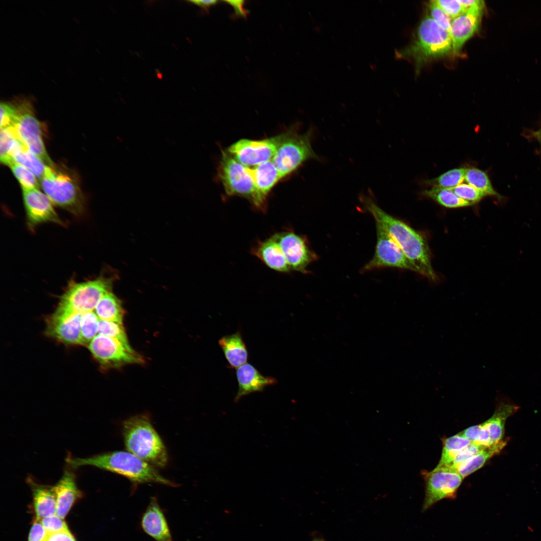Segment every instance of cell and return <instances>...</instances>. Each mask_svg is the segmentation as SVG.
Here are the masks:
<instances>
[{"label":"cell","mask_w":541,"mask_h":541,"mask_svg":"<svg viewBox=\"0 0 541 541\" xmlns=\"http://www.w3.org/2000/svg\"><path fill=\"white\" fill-rule=\"evenodd\" d=\"M363 200L365 209L394 239L418 273L435 280L437 276L424 236L404 221L386 212L369 198H364Z\"/></svg>","instance_id":"6da1fadb"},{"label":"cell","mask_w":541,"mask_h":541,"mask_svg":"<svg viewBox=\"0 0 541 541\" xmlns=\"http://www.w3.org/2000/svg\"><path fill=\"white\" fill-rule=\"evenodd\" d=\"M68 467L92 466L121 475L132 483H157L172 487L177 484L162 476L156 467L128 451H114L86 458L67 457Z\"/></svg>","instance_id":"7a4b0ae2"},{"label":"cell","mask_w":541,"mask_h":541,"mask_svg":"<svg viewBox=\"0 0 541 541\" xmlns=\"http://www.w3.org/2000/svg\"><path fill=\"white\" fill-rule=\"evenodd\" d=\"M122 434L127 451L155 467L167 465L166 447L148 414H138L125 420Z\"/></svg>","instance_id":"3957f363"},{"label":"cell","mask_w":541,"mask_h":541,"mask_svg":"<svg viewBox=\"0 0 541 541\" xmlns=\"http://www.w3.org/2000/svg\"><path fill=\"white\" fill-rule=\"evenodd\" d=\"M453 52L450 34L441 28L430 16L419 24L416 37L408 47L397 51L399 59L412 60L419 69L423 64Z\"/></svg>","instance_id":"277c9868"},{"label":"cell","mask_w":541,"mask_h":541,"mask_svg":"<svg viewBox=\"0 0 541 541\" xmlns=\"http://www.w3.org/2000/svg\"><path fill=\"white\" fill-rule=\"evenodd\" d=\"M40 186L53 204L79 216L85 210V200L76 177L64 169L47 166Z\"/></svg>","instance_id":"5b68a950"},{"label":"cell","mask_w":541,"mask_h":541,"mask_svg":"<svg viewBox=\"0 0 541 541\" xmlns=\"http://www.w3.org/2000/svg\"><path fill=\"white\" fill-rule=\"evenodd\" d=\"M114 280L100 277L92 281L72 283L60 297L54 312L69 315L94 311L100 299L112 292Z\"/></svg>","instance_id":"8992f818"},{"label":"cell","mask_w":541,"mask_h":541,"mask_svg":"<svg viewBox=\"0 0 541 541\" xmlns=\"http://www.w3.org/2000/svg\"><path fill=\"white\" fill-rule=\"evenodd\" d=\"M218 174L228 195L242 196L257 209H265L266 197L257 188L248 167L224 152L222 154Z\"/></svg>","instance_id":"52a82bcc"},{"label":"cell","mask_w":541,"mask_h":541,"mask_svg":"<svg viewBox=\"0 0 541 541\" xmlns=\"http://www.w3.org/2000/svg\"><path fill=\"white\" fill-rule=\"evenodd\" d=\"M14 103L16 114L13 127L18 138L46 165L54 166L45 148L41 124L35 116L32 104L27 100H19Z\"/></svg>","instance_id":"ba28073f"},{"label":"cell","mask_w":541,"mask_h":541,"mask_svg":"<svg viewBox=\"0 0 541 541\" xmlns=\"http://www.w3.org/2000/svg\"><path fill=\"white\" fill-rule=\"evenodd\" d=\"M312 132L300 134L294 129L279 147L272 161L282 178L310 159H318L311 144Z\"/></svg>","instance_id":"9c48e42d"},{"label":"cell","mask_w":541,"mask_h":541,"mask_svg":"<svg viewBox=\"0 0 541 541\" xmlns=\"http://www.w3.org/2000/svg\"><path fill=\"white\" fill-rule=\"evenodd\" d=\"M87 347L93 358L104 369L144 362L143 358L129 345L101 334H98Z\"/></svg>","instance_id":"30bf717a"},{"label":"cell","mask_w":541,"mask_h":541,"mask_svg":"<svg viewBox=\"0 0 541 541\" xmlns=\"http://www.w3.org/2000/svg\"><path fill=\"white\" fill-rule=\"evenodd\" d=\"M290 132L261 140L242 139L230 145L227 152L242 165L253 167L272 160Z\"/></svg>","instance_id":"8fae6325"},{"label":"cell","mask_w":541,"mask_h":541,"mask_svg":"<svg viewBox=\"0 0 541 541\" xmlns=\"http://www.w3.org/2000/svg\"><path fill=\"white\" fill-rule=\"evenodd\" d=\"M425 497L422 511H425L443 499H454L463 478L454 469L436 466L424 473Z\"/></svg>","instance_id":"7c38bea8"},{"label":"cell","mask_w":541,"mask_h":541,"mask_svg":"<svg viewBox=\"0 0 541 541\" xmlns=\"http://www.w3.org/2000/svg\"><path fill=\"white\" fill-rule=\"evenodd\" d=\"M377 243L373 258L363 267L368 271L383 267H393L418 273L391 235L376 223Z\"/></svg>","instance_id":"4fadbf2b"},{"label":"cell","mask_w":541,"mask_h":541,"mask_svg":"<svg viewBox=\"0 0 541 541\" xmlns=\"http://www.w3.org/2000/svg\"><path fill=\"white\" fill-rule=\"evenodd\" d=\"M279 244L291 270L303 273L316 260L317 255L310 248L306 237L291 230H286L272 235Z\"/></svg>","instance_id":"5bb4252c"},{"label":"cell","mask_w":541,"mask_h":541,"mask_svg":"<svg viewBox=\"0 0 541 541\" xmlns=\"http://www.w3.org/2000/svg\"><path fill=\"white\" fill-rule=\"evenodd\" d=\"M22 190L27 223L30 228H33L45 222L64 225L55 210L53 203L45 193L37 188Z\"/></svg>","instance_id":"9a60e30c"},{"label":"cell","mask_w":541,"mask_h":541,"mask_svg":"<svg viewBox=\"0 0 541 541\" xmlns=\"http://www.w3.org/2000/svg\"><path fill=\"white\" fill-rule=\"evenodd\" d=\"M81 315L77 313L65 316L53 313L46 320L45 335L64 345H81Z\"/></svg>","instance_id":"2e32d148"},{"label":"cell","mask_w":541,"mask_h":541,"mask_svg":"<svg viewBox=\"0 0 541 541\" xmlns=\"http://www.w3.org/2000/svg\"><path fill=\"white\" fill-rule=\"evenodd\" d=\"M484 6V1L479 0L465 13L452 21L450 35L454 54L459 53L464 43L478 30Z\"/></svg>","instance_id":"e0dca14e"},{"label":"cell","mask_w":541,"mask_h":541,"mask_svg":"<svg viewBox=\"0 0 541 541\" xmlns=\"http://www.w3.org/2000/svg\"><path fill=\"white\" fill-rule=\"evenodd\" d=\"M53 488L56 497V514L64 519L74 502L82 495L77 485L76 474L70 468L66 469Z\"/></svg>","instance_id":"ac0fdd59"},{"label":"cell","mask_w":541,"mask_h":541,"mask_svg":"<svg viewBox=\"0 0 541 541\" xmlns=\"http://www.w3.org/2000/svg\"><path fill=\"white\" fill-rule=\"evenodd\" d=\"M236 375L238 386L234 399L236 402L244 396L262 391L266 387L277 382L276 378L262 375L253 365L247 363L237 368Z\"/></svg>","instance_id":"d6986e66"},{"label":"cell","mask_w":541,"mask_h":541,"mask_svg":"<svg viewBox=\"0 0 541 541\" xmlns=\"http://www.w3.org/2000/svg\"><path fill=\"white\" fill-rule=\"evenodd\" d=\"M141 524L144 531L156 541H173L165 515L155 497L151 498Z\"/></svg>","instance_id":"ffe728a7"},{"label":"cell","mask_w":541,"mask_h":541,"mask_svg":"<svg viewBox=\"0 0 541 541\" xmlns=\"http://www.w3.org/2000/svg\"><path fill=\"white\" fill-rule=\"evenodd\" d=\"M251 252L273 270L280 273L291 270L279 244L273 236L259 241L252 247Z\"/></svg>","instance_id":"44dd1931"},{"label":"cell","mask_w":541,"mask_h":541,"mask_svg":"<svg viewBox=\"0 0 541 541\" xmlns=\"http://www.w3.org/2000/svg\"><path fill=\"white\" fill-rule=\"evenodd\" d=\"M519 407L506 398L501 399L493 415L481 423L489 433L492 444L503 440L507 419L517 412Z\"/></svg>","instance_id":"7402d4cb"},{"label":"cell","mask_w":541,"mask_h":541,"mask_svg":"<svg viewBox=\"0 0 541 541\" xmlns=\"http://www.w3.org/2000/svg\"><path fill=\"white\" fill-rule=\"evenodd\" d=\"M27 482L33 492L36 519L39 520L55 515L57 501L53 486L39 484L31 477H28Z\"/></svg>","instance_id":"603a6c76"},{"label":"cell","mask_w":541,"mask_h":541,"mask_svg":"<svg viewBox=\"0 0 541 541\" xmlns=\"http://www.w3.org/2000/svg\"><path fill=\"white\" fill-rule=\"evenodd\" d=\"M218 343L229 368L236 369L247 363L248 351L239 332L222 337Z\"/></svg>","instance_id":"cb8c5ba5"},{"label":"cell","mask_w":541,"mask_h":541,"mask_svg":"<svg viewBox=\"0 0 541 541\" xmlns=\"http://www.w3.org/2000/svg\"><path fill=\"white\" fill-rule=\"evenodd\" d=\"M249 172L259 191L265 197L273 187L282 179L272 160L252 168Z\"/></svg>","instance_id":"d4e9b609"},{"label":"cell","mask_w":541,"mask_h":541,"mask_svg":"<svg viewBox=\"0 0 541 541\" xmlns=\"http://www.w3.org/2000/svg\"><path fill=\"white\" fill-rule=\"evenodd\" d=\"M507 444V440L501 441L485 447L476 454L461 463L456 468V471L464 478L482 467L492 457L499 453Z\"/></svg>","instance_id":"484cf974"},{"label":"cell","mask_w":541,"mask_h":541,"mask_svg":"<svg viewBox=\"0 0 541 541\" xmlns=\"http://www.w3.org/2000/svg\"><path fill=\"white\" fill-rule=\"evenodd\" d=\"M94 312L100 320L122 324L124 310L120 300L112 292L100 299Z\"/></svg>","instance_id":"4316f807"},{"label":"cell","mask_w":541,"mask_h":541,"mask_svg":"<svg viewBox=\"0 0 541 541\" xmlns=\"http://www.w3.org/2000/svg\"><path fill=\"white\" fill-rule=\"evenodd\" d=\"M14 162L20 164L32 172L40 180L43 176L47 165L36 155L21 144L12 154Z\"/></svg>","instance_id":"83f0119b"},{"label":"cell","mask_w":541,"mask_h":541,"mask_svg":"<svg viewBox=\"0 0 541 541\" xmlns=\"http://www.w3.org/2000/svg\"><path fill=\"white\" fill-rule=\"evenodd\" d=\"M422 194L448 208H457L473 205L458 197L451 189L431 188L423 191Z\"/></svg>","instance_id":"f1b7e54d"},{"label":"cell","mask_w":541,"mask_h":541,"mask_svg":"<svg viewBox=\"0 0 541 541\" xmlns=\"http://www.w3.org/2000/svg\"><path fill=\"white\" fill-rule=\"evenodd\" d=\"M440 459L436 466L451 464L456 455L472 442L459 433L452 436L444 438Z\"/></svg>","instance_id":"f546056e"},{"label":"cell","mask_w":541,"mask_h":541,"mask_svg":"<svg viewBox=\"0 0 541 541\" xmlns=\"http://www.w3.org/2000/svg\"><path fill=\"white\" fill-rule=\"evenodd\" d=\"M465 179L486 196H492L498 199L502 197L493 188L487 173L479 168L472 167L467 169Z\"/></svg>","instance_id":"4dcf8cb0"},{"label":"cell","mask_w":541,"mask_h":541,"mask_svg":"<svg viewBox=\"0 0 541 541\" xmlns=\"http://www.w3.org/2000/svg\"><path fill=\"white\" fill-rule=\"evenodd\" d=\"M467 168L459 167L450 169L438 177L426 181L432 188L452 189L462 183L465 179Z\"/></svg>","instance_id":"1f68e13d"},{"label":"cell","mask_w":541,"mask_h":541,"mask_svg":"<svg viewBox=\"0 0 541 541\" xmlns=\"http://www.w3.org/2000/svg\"><path fill=\"white\" fill-rule=\"evenodd\" d=\"M99 319L94 311L82 314L80 320L81 345L87 346L98 335Z\"/></svg>","instance_id":"d6a6232c"},{"label":"cell","mask_w":541,"mask_h":541,"mask_svg":"<svg viewBox=\"0 0 541 541\" xmlns=\"http://www.w3.org/2000/svg\"><path fill=\"white\" fill-rule=\"evenodd\" d=\"M19 139L13 126L1 129L0 160L4 164L9 166L13 163L10 157V153Z\"/></svg>","instance_id":"836d02e7"},{"label":"cell","mask_w":541,"mask_h":541,"mask_svg":"<svg viewBox=\"0 0 541 541\" xmlns=\"http://www.w3.org/2000/svg\"><path fill=\"white\" fill-rule=\"evenodd\" d=\"M9 166L21 184L22 189H39L40 184L37 177L30 170L16 162L12 163Z\"/></svg>","instance_id":"e575fe53"},{"label":"cell","mask_w":541,"mask_h":541,"mask_svg":"<svg viewBox=\"0 0 541 541\" xmlns=\"http://www.w3.org/2000/svg\"><path fill=\"white\" fill-rule=\"evenodd\" d=\"M98 334L112 338L129 345L122 324L99 319Z\"/></svg>","instance_id":"d590c367"},{"label":"cell","mask_w":541,"mask_h":541,"mask_svg":"<svg viewBox=\"0 0 541 541\" xmlns=\"http://www.w3.org/2000/svg\"><path fill=\"white\" fill-rule=\"evenodd\" d=\"M459 433L473 443L484 446L493 445L489 432L481 424L470 426Z\"/></svg>","instance_id":"8d00e7d4"},{"label":"cell","mask_w":541,"mask_h":541,"mask_svg":"<svg viewBox=\"0 0 541 541\" xmlns=\"http://www.w3.org/2000/svg\"><path fill=\"white\" fill-rule=\"evenodd\" d=\"M451 189L458 197L473 205L486 196L469 184L461 183Z\"/></svg>","instance_id":"74e56055"},{"label":"cell","mask_w":541,"mask_h":541,"mask_svg":"<svg viewBox=\"0 0 541 541\" xmlns=\"http://www.w3.org/2000/svg\"><path fill=\"white\" fill-rule=\"evenodd\" d=\"M434 1L452 20L463 14L467 10L460 3V0H434Z\"/></svg>","instance_id":"f35d334b"},{"label":"cell","mask_w":541,"mask_h":541,"mask_svg":"<svg viewBox=\"0 0 541 541\" xmlns=\"http://www.w3.org/2000/svg\"><path fill=\"white\" fill-rule=\"evenodd\" d=\"M430 17L441 28L450 34L452 20L438 6L434 1H431L428 4Z\"/></svg>","instance_id":"ab89813d"},{"label":"cell","mask_w":541,"mask_h":541,"mask_svg":"<svg viewBox=\"0 0 541 541\" xmlns=\"http://www.w3.org/2000/svg\"><path fill=\"white\" fill-rule=\"evenodd\" d=\"M38 520L44 527L48 534L70 531L65 522L56 514L42 518Z\"/></svg>","instance_id":"60d3db41"},{"label":"cell","mask_w":541,"mask_h":541,"mask_svg":"<svg viewBox=\"0 0 541 541\" xmlns=\"http://www.w3.org/2000/svg\"><path fill=\"white\" fill-rule=\"evenodd\" d=\"M1 129L13 126L16 107L14 102H1Z\"/></svg>","instance_id":"b9f144b4"},{"label":"cell","mask_w":541,"mask_h":541,"mask_svg":"<svg viewBox=\"0 0 541 541\" xmlns=\"http://www.w3.org/2000/svg\"><path fill=\"white\" fill-rule=\"evenodd\" d=\"M485 447L472 443L458 453L451 464L447 465L456 470L457 466L461 463L472 457Z\"/></svg>","instance_id":"7bdbcfd3"},{"label":"cell","mask_w":541,"mask_h":541,"mask_svg":"<svg viewBox=\"0 0 541 541\" xmlns=\"http://www.w3.org/2000/svg\"><path fill=\"white\" fill-rule=\"evenodd\" d=\"M48 536L44 527L36 519L31 528L28 541H46Z\"/></svg>","instance_id":"ee69618b"},{"label":"cell","mask_w":541,"mask_h":541,"mask_svg":"<svg viewBox=\"0 0 541 541\" xmlns=\"http://www.w3.org/2000/svg\"><path fill=\"white\" fill-rule=\"evenodd\" d=\"M46 541H76V540L70 531H63L49 534Z\"/></svg>","instance_id":"f6af8a7d"},{"label":"cell","mask_w":541,"mask_h":541,"mask_svg":"<svg viewBox=\"0 0 541 541\" xmlns=\"http://www.w3.org/2000/svg\"><path fill=\"white\" fill-rule=\"evenodd\" d=\"M226 2L233 7L237 16H246L247 11L244 8V2L243 1H227Z\"/></svg>","instance_id":"bcb514c9"},{"label":"cell","mask_w":541,"mask_h":541,"mask_svg":"<svg viewBox=\"0 0 541 541\" xmlns=\"http://www.w3.org/2000/svg\"><path fill=\"white\" fill-rule=\"evenodd\" d=\"M188 3H190L194 5H196L204 11L207 12L208 9L212 6L216 5L217 3L216 1H203V0H195V1H187Z\"/></svg>","instance_id":"7dc6e473"},{"label":"cell","mask_w":541,"mask_h":541,"mask_svg":"<svg viewBox=\"0 0 541 541\" xmlns=\"http://www.w3.org/2000/svg\"><path fill=\"white\" fill-rule=\"evenodd\" d=\"M532 136L541 143V129L533 132Z\"/></svg>","instance_id":"c3c4849f"},{"label":"cell","mask_w":541,"mask_h":541,"mask_svg":"<svg viewBox=\"0 0 541 541\" xmlns=\"http://www.w3.org/2000/svg\"><path fill=\"white\" fill-rule=\"evenodd\" d=\"M311 541H325L324 538L320 535H316L313 536Z\"/></svg>","instance_id":"681fc988"}]
</instances>
